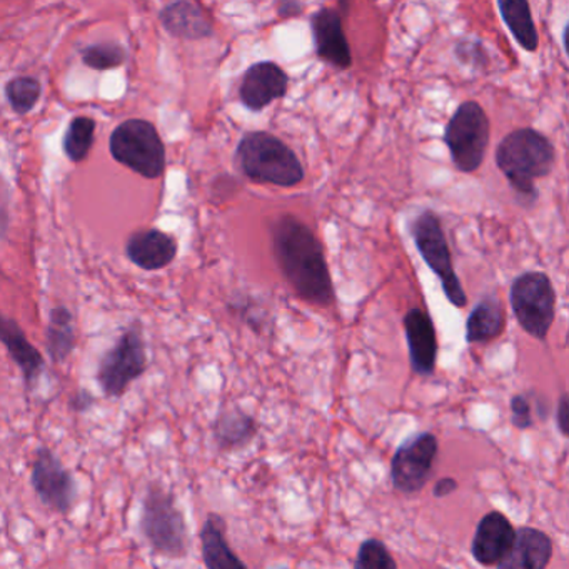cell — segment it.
Listing matches in <instances>:
<instances>
[{
	"mask_svg": "<svg viewBox=\"0 0 569 569\" xmlns=\"http://www.w3.org/2000/svg\"><path fill=\"white\" fill-rule=\"evenodd\" d=\"M271 242L279 271L302 301L321 308L335 305L325 249L306 222L292 214L279 216L271 226Z\"/></svg>",
	"mask_w": 569,
	"mask_h": 569,
	"instance_id": "obj_1",
	"label": "cell"
},
{
	"mask_svg": "<svg viewBox=\"0 0 569 569\" xmlns=\"http://www.w3.org/2000/svg\"><path fill=\"white\" fill-rule=\"evenodd\" d=\"M496 166L519 201L532 206L539 191L535 182L548 178L555 169L556 151L542 132L531 128L509 132L496 148Z\"/></svg>",
	"mask_w": 569,
	"mask_h": 569,
	"instance_id": "obj_2",
	"label": "cell"
},
{
	"mask_svg": "<svg viewBox=\"0 0 569 569\" xmlns=\"http://www.w3.org/2000/svg\"><path fill=\"white\" fill-rule=\"evenodd\" d=\"M139 532L154 555L168 559L188 558L191 532L184 512L171 489L161 481L146 488L139 512Z\"/></svg>",
	"mask_w": 569,
	"mask_h": 569,
	"instance_id": "obj_3",
	"label": "cell"
},
{
	"mask_svg": "<svg viewBox=\"0 0 569 569\" xmlns=\"http://www.w3.org/2000/svg\"><path fill=\"white\" fill-rule=\"evenodd\" d=\"M239 171L256 184L295 188L305 181L298 154L271 132H246L234 154Z\"/></svg>",
	"mask_w": 569,
	"mask_h": 569,
	"instance_id": "obj_4",
	"label": "cell"
},
{
	"mask_svg": "<svg viewBox=\"0 0 569 569\" xmlns=\"http://www.w3.org/2000/svg\"><path fill=\"white\" fill-rule=\"evenodd\" d=\"M489 132L491 122L479 102L458 106L445 129V142L458 171L471 174L481 168L491 139Z\"/></svg>",
	"mask_w": 569,
	"mask_h": 569,
	"instance_id": "obj_5",
	"label": "cell"
},
{
	"mask_svg": "<svg viewBox=\"0 0 569 569\" xmlns=\"http://www.w3.org/2000/svg\"><path fill=\"white\" fill-rule=\"evenodd\" d=\"M148 371V351L141 325L134 322L122 332L114 346L99 362L98 379L102 395L108 399H121L129 386Z\"/></svg>",
	"mask_w": 569,
	"mask_h": 569,
	"instance_id": "obj_6",
	"label": "cell"
},
{
	"mask_svg": "<svg viewBox=\"0 0 569 569\" xmlns=\"http://www.w3.org/2000/svg\"><path fill=\"white\" fill-rule=\"evenodd\" d=\"M112 158L146 179L164 174L166 149L151 122L129 119L112 132L109 141Z\"/></svg>",
	"mask_w": 569,
	"mask_h": 569,
	"instance_id": "obj_7",
	"label": "cell"
},
{
	"mask_svg": "<svg viewBox=\"0 0 569 569\" xmlns=\"http://www.w3.org/2000/svg\"><path fill=\"white\" fill-rule=\"evenodd\" d=\"M509 302L522 331L545 341L556 318V291L548 274L541 271L519 274L509 289Z\"/></svg>",
	"mask_w": 569,
	"mask_h": 569,
	"instance_id": "obj_8",
	"label": "cell"
},
{
	"mask_svg": "<svg viewBox=\"0 0 569 569\" xmlns=\"http://www.w3.org/2000/svg\"><path fill=\"white\" fill-rule=\"evenodd\" d=\"M409 232L419 254L441 281V288L448 301L456 308H465L468 305V296L452 266L451 251H449L441 219L436 212L422 211L412 219Z\"/></svg>",
	"mask_w": 569,
	"mask_h": 569,
	"instance_id": "obj_9",
	"label": "cell"
},
{
	"mask_svg": "<svg viewBox=\"0 0 569 569\" xmlns=\"http://www.w3.org/2000/svg\"><path fill=\"white\" fill-rule=\"evenodd\" d=\"M29 481L41 505L58 515L69 516L78 505V479L48 446H41L36 451Z\"/></svg>",
	"mask_w": 569,
	"mask_h": 569,
	"instance_id": "obj_10",
	"label": "cell"
},
{
	"mask_svg": "<svg viewBox=\"0 0 569 569\" xmlns=\"http://www.w3.org/2000/svg\"><path fill=\"white\" fill-rule=\"evenodd\" d=\"M438 451V438L432 432H416L406 439L391 461V481L396 491L402 495L421 491L431 479Z\"/></svg>",
	"mask_w": 569,
	"mask_h": 569,
	"instance_id": "obj_11",
	"label": "cell"
},
{
	"mask_svg": "<svg viewBox=\"0 0 569 569\" xmlns=\"http://www.w3.org/2000/svg\"><path fill=\"white\" fill-rule=\"evenodd\" d=\"M289 89V76L272 61L256 62L244 72L239 86V99L246 109L262 111L271 102L284 99Z\"/></svg>",
	"mask_w": 569,
	"mask_h": 569,
	"instance_id": "obj_12",
	"label": "cell"
},
{
	"mask_svg": "<svg viewBox=\"0 0 569 569\" xmlns=\"http://www.w3.org/2000/svg\"><path fill=\"white\" fill-rule=\"evenodd\" d=\"M405 332L412 372L422 378L435 375L439 348L431 316L421 308L409 309L405 316Z\"/></svg>",
	"mask_w": 569,
	"mask_h": 569,
	"instance_id": "obj_13",
	"label": "cell"
},
{
	"mask_svg": "<svg viewBox=\"0 0 569 569\" xmlns=\"http://www.w3.org/2000/svg\"><path fill=\"white\" fill-rule=\"evenodd\" d=\"M311 31L316 54L321 61L342 71L351 68V48L342 28V14L338 9H319L311 18Z\"/></svg>",
	"mask_w": 569,
	"mask_h": 569,
	"instance_id": "obj_14",
	"label": "cell"
},
{
	"mask_svg": "<svg viewBox=\"0 0 569 569\" xmlns=\"http://www.w3.org/2000/svg\"><path fill=\"white\" fill-rule=\"evenodd\" d=\"M515 528L502 512L491 511L482 516L472 538L471 555L481 566H498L502 561L512 541Z\"/></svg>",
	"mask_w": 569,
	"mask_h": 569,
	"instance_id": "obj_15",
	"label": "cell"
},
{
	"mask_svg": "<svg viewBox=\"0 0 569 569\" xmlns=\"http://www.w3.org/2000/svg\"><path fill=\"white\" fill-rule=\"evenodd\" d=\"M0 342L6 346L12 361L21 369L26 391L34 392L46 366L39 349L26 338L21 326L4 315H0Z\"/></svg>",
	"mask_w": 569,
	"mask_h": 569,
	"instance_id": "obj_16",
	"label": "cell"
},
{
	"mask_svg": "<svg viewBox=\"0 0 569 569\" xmlns=\"http://www.w3.org/2000/svg\"><path fill=\"white\" fill-rule=\"evenodd\" d=\"M551 558V538L539 529L522 526L516 531L508 555L496 569H546Z\"/></svg>",
	"mask_w": 569,
	"mask_h": 569,
	"instance_id": "obj_17",
	"label": "cell"
},
{
	"mask_svg": "<svg viewBox=\"0 0 569 569\" xmlns=\"http://www.w3.org/2000/svg\"><path fill=\"white\" fill-rule=\"evenodd\" d=\"M126 252L139 268L146 271H158L174 261L178 254V242L159 229H146V231L134 232L129 238Z\"/></svg>",
	"mask_w": 569,
	"mask_h": 569,
	"instance_id": "obj_18",
	"label": "cell"
},
{
	"mask_svg": "<svg viewBox=\"0 0 569 569\" xmlns=\"http://www.w3.org/2000/svg\"><path fill=\"white\" fill-rule=\"evenodd\" d=\"M202 561L208 569H248L242 559L232 551L226 536V521L216 512H209L201 532Z\"/></svg>",
	"mask_w": 569,
	"mask_h": 569,
	"instance_id": "obj_19",
	"label": "cell"
},
{
	"mask_svg": "<svg viewBox=\"0 0 569 569\" xmlns=\"http://www.w3.org/2000/svg\"><path fill=\"white\" fill-rule=\"evenodd\" d=\"M505 328L506 312L498 296H482L466 321V341L469 345H486L498 339Z\"/></svg>",
	"mask_w": 569,
	"mask_h": 569,
	"instance_id": "obj_20",
	"label": "cell"
},
{
	"mask_svg": "<svg viewBox=\"0 0 569 569\" xmlns=\"http://www.w3.org/2000/svg\"><path fill=\"white\" fill-rule=\"evenodd\" d=\"M161 22L169 34L188 41L211 38L214 34L211 22L201 6L192 2H174L161 11Z\"/></svg>",
	"mask_w": 569,
	"mask_h": 569,
	"instance_id": "obj_21",
	"label": "cell"
},
{
	"mask_svg": "<svg viewBox=\"0 0 569 569\" xmlns=\"http://www.w3.org/2000/svg\"><path fill=\"white\" fill-rule=\"evenodd\" d=\"M256 436V422L241 409L222 411L212 425V438L221 451L244 448Z\"/></svg>",
	"mask_w": 569,
	"mask_h": 569,
	"instance_id": "obj_22",
	"label": "cell"
},
{
	"mask_svg": "<svg viewBox=\"0 0 569 569\" xmlns=\"http://www.w3.org/2000/svg\"><path fill=\"white\" fill-rule=\"evenodd\" d=\"M502 22L525 51H538L539 36L532 21L531 8L526 0H501L498 2Z\"/></svg>",
	"mask_w": 569,
	"mask_h": 569,
	"instance_id": "obj_23",
	"label": "cell"
},
{
	"mask_svg": "<svg viewBox=\"0 0 569 569\" xmlns=\"http://www.w3.org/2000/svg\"><path fill=\"white\" fill-rule=\"evenodd\" d=\"M76 335L72 315L66 308H56L51 312L48 328V352L54 362H64L74 351Z\"/></svg>",
	"mask_w": 569,
	"mask_h": 569,
	"instance_id": "obj_24",
	"label": "cell"
},
{
	"mask_svg": "<svg viewBox=\"0 0 569 569\" xmlns=\"http://www.w3.org/2000/svg\"><path fill=\"white\" fill-rule=\"evenodd\" d=\"M96 121L81 116L76 118L64 136V152L72 162H82L94 144Z\"/></svg>",
	"mask_w": 569,
	"mask_h": 569,
	"instance_id": "obj_25",
	"label": "cell"
},
{
	"mask_svg": "<svg viewBox=\"0 0 569 569\" xmlns=\"http://www.w3.org/2000/svg\"><path fill=\"white\" fill-rule=\"evenodd\" d=\"M41 82L34 78H16L6 86L9 104L18 114L24 116L34 109L41 99Z\"/></svg>",
	"mask_w": 569,
	"mask_h": 569,
	"instance_id": "obj_26",
	"label": "cell"
},
{
	"mask_svg": "<svg viewBox=\"0 0 569 569\" xmlns=\"http://www.w3.org/2000/svg\"><path fill=\"white\" fill-rule=\"evenodd\" d=\"M355 569H398V565L385 542L369 538L359 546Z\"/></svg>",
	"mask_w": 569,
	"mask_h": 569,
	"instance_id": "obj_27",
	"label": "cell"
},
{
	"mask_svg": "<svg viewBox=\"0 0 569 569\" xmlns=\"http://www.w3.org/2000/svg\"><path fill=\"white\" fill-rule=\"evenodd\" d=\"M82 61L96 71H109L119 68L126 61V52L118 44H94L82 51Z\"/></svg>",
	"mask_w": 569,
	"mask_h": 569,
	"instance_id": "obj_28",
	"label": "cell"
},
{
	"mask_svg": "<svg viewBox=\"0 0 569 569\" xmlns=\"http://www.w3.org/2000/svg\"><path fill=\"white\" fill-rule=\"evenodd\" d=\"M511 421L518 429H528L532 426V406L528 396L516 395L511 399Z\"/></svg>",
	"mask_w": 569,
	"mask_h": 569,
	"instance_id": "obj_29",
	"label": "cell"
},
{
	"mask_svg": "<svg viewBox=\"0 0 569 569\" xmlns=\"http://www.w3.org/2000/svg\"><path fill=\"white\" fill-rule=\"evenodd\" d=\"M456 56L465 64L485 66L488 62L479 42L459 41L456 46Z\"/></svg>",
	"mask_w": 569,
	"mask_h": 569,
	"instance_id": "obj_30",
	"label": "cell"
},
{
	"mask_svg": "<svg viewBox=\"0 0 569 569\" xmlns=\"http://www.w3.org/2000/svg\"><path fill=\"white\" fill-rule=\"evenodd\" d=\"M96 402H98V399H96L92 392H89L88 389H81V391L72 395L71 401H69V408H71V411L84 415V412H89L94 408Z\"/></svg>",
	"mask_w": 569,
	"mask_h": 569,
	"instance_id": "obj_31",
	"label": "cell"
},
{
	"mask_svg": "<svg viewBox=\"0 0 569 569\" xmlns=\"http://www.w3.org/2000/svg\"><path fill=\"white\" fill-rule=\"evenodd\" d=\"M556 421H558L559 431L566 438L569 435V402L566 392H562L561 398H559L558 409H556Z\"/></svg>",
	"mask_w": 569,
	"mask_h": 569,
	"instance_id": "obj_32",
	"label": "cell"
},
{
	"mask_svg": "<svg viewBox=\"0 0 569 569\" xmlns=\"http://www.w3.org/2000/svg\"><path fill=\"white\" fill-rule=\"evenodd\" d=\"M302 9H305V6L298 2V0H286V2H281L278 6V14L279 18L284 19L298 18V16L302 14Z\"/></svg>",
	"mask_w": 569,
	"mask_h": 569,
	"instance_id": "obj_33",
	"label": "cell"
},
{
	"mask_svg": "<svg viewBox=\"0 0 569 569\" xmlns=\"http://www.w3.org/2000/svg\"><path fill=\"white\" fill-rule=\"evenodd\" d=\"M456 489H458V482H456V479L442 478L436 482V488L435 491H432V495H435L436 498H446V496L455 492Z\"/></svg>",
	"mask_w": 569,
	"mask_h": 569,
	"instance_id": "obj_34",
	"label": "cell"
},
{
	"mask_svg": "<svg viewBox=\"0 0 569 569\" xmlns=\"http://www.w3.org/2000/svg\"><path fill=\"white\" fill-rule=\"evenodd\" d=\"M6 221H8V218H6L4 211L0 209V234H2V231L6 229Z\"/></svg>",
	"mask_w": 569,
	"mask_h": 569,
	"instance_id": "obj_35",
	"label": "cell"
},
{
	"mask_svg": "<svg viewBox=\"0 0 569 569\" xmlns=\"http://www.w3.org/2000/svg\"><path fill=\"white\" fill-rule=\"evenodd\" d=\"M271 569H288V568H286V566H274V568H271Z\"/></svg>",
	"mask_w": 569,
	"mask_h": 569,
	"instance_id": "obj_36",
	"label": "cell"
}]
</instances>
